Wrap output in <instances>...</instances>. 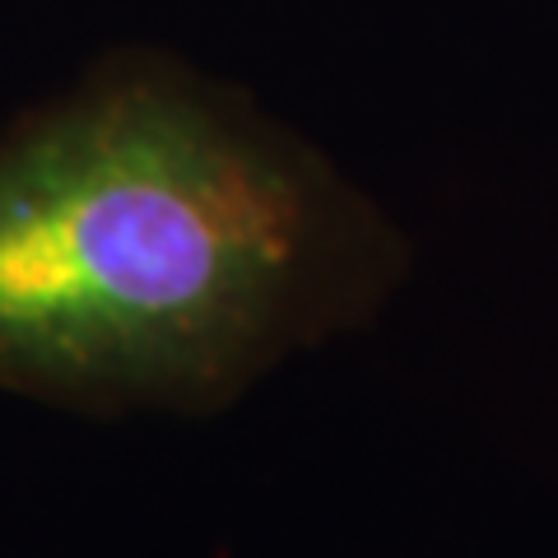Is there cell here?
Instances as JSON below:
<instances>
[{
  "label": "cell",
  "instance_id": "obj_1",
  "mask_svg": "<svg viewBox=\"0 0 558 558\" xmlns=\"http://www.w3.org/2000/svg\"><path fill=\"white\" fill-rule=\"evenodd\" d=\"M391 219L247 94L112 57L0 131V391L209 414L377 317Z\"/></svg>",
  "mask_w": 558,
  "mask_h": 558
}]
</instances>
